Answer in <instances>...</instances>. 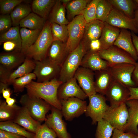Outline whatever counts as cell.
<instances>
[{"label": "cell", "instance_id": "obj_25", "mask_svg": "<svg viewBox=\"0 0 138 138\" xmlns=\"http://www.w3.org/2000/svg\"><path fill=\"white\" fill-rule=\"evenodd\" d=\"M120 31L119 28L105 22L99 39L101 44V50L107 49L113 45Z\"/></svg>", "mask_w": 138, "mask_h": 138}, {"label": "cell", "instance_id": "obj_13", "mask_svg": "<svg viewBox=\"0 0 138 138\" xmlns=\"http://www.w3.org/2000/svg\"><path fill=\"white\" fill-rule=\"evenodd\" d=\"M105 95L110 106H115L125 103L129 97L130 91L128 87L114 80Z\"/></svg>", "mask_w": 138, "mask_h": 138}, {"label": "cell", "instance_id": "obj_12", "mask_svg": "<svg viewBox=\"0 0 138 138\" xmlns=\"http://www.w3.org/2000/svg\"><path fill=\"white\" fill-rule=\"evenodd\" d=\"M135 65L128 63L116 64L109 67V69L114 80L129 87H136L132 79Z\"/></svg>", "mask_w": 138, "mask_h": 138}, {"label": "cell", "instance_id": "obj_3", "mask_svg": "<svg viewBox=\"0 0 138 138\" xmlns=\"http://www.w3.org/2000/svg\"><path fill=\"white\" fill-rule=\"evenodd\" d=\"M86 53L85 45L81 41L75 49L69 53L60 65L58 80L64 83L74 77Z\"/></svg>", "mask_w": 138, "mask_h": 138}, {"label": "cell", "instance_id": "obj_27", "mask_svg": "<svg viewBox=\"0 0 138 138\" xmlns=\"http://www.w3.org/2000/svg\"><path fill=\"white\" fill-rule=\"evenodd\" d=\"M66 6L60 0H56L48 18L50 23L60 25H68L69 22L66 17Z\"/></svg>", "mask_w": 138, "mask_h": 138}, {"label": "cell", "instance_id": "obj_35", "mask_svg": "<svg viewBox=\"0 0 138 138\" xmlns=\"http://www.w3.org/2000/svg\"><path fill=\"white\" fill-rule=\"evenodd\" d=\"M20 107L15 104L12 106L8 105L5 101L0 100V121L13 120Z\"/></svg>", "mask_w": 138, "mask_h": 138}, {"label": "cell", "instance_id": "obj_58", "mask_svg": "<svg viewBox=\"0 0 138 138\" xmlns=\"http://www.w3.org/2000/svg\"><path fill=\"white\" fill-rule=\"evenodd\" d=\"M136 138H138V135L137 136Z\"/></svg>", "mask_w": 138, "mask_h": 138}, {"label": "cell", "instance_id": "obj_19", "mask_svg": "<svg viewBox=\"0 0 138 138\" xmlns=\"http://www.w3.org/2000/svg\"><path fill=\"white\" fill-rule=\"evenodd\" d=\"M104 25L105 22L97 19L86 23L82 41L85 45L87 52L89 51L91 41L100 38Z\"/></svg>", "mask_w": 138, "mask_h": 138}, {"label": "cell", "instance_id": "obj_43", "mask_svg": "<svg viewBox=\"0 0 138 138\" xmlns=\"http://www.w3.org/2000/svg\"><path fill=\"white\" fill-rule=\"evenodd\" d=\"M34 134V138H56L57 137L55 132L45 123L41 125Z\"/></svg>", "mask_w": 138, "mask_h": 138}, {"label": "cell", "instance_id": "obj_16", "mask_svg": "<svg viewBox=\"0 0 138 138\" xmlns=\"http://www.w3.org/2000/svg\"><path fill=\"white\" fill-rule=\"evenodd\" d=\"M105 22L119 28L129 29L135 34H138V28L134 19L114 8Z\"/></svg>", "mask_w": 138, "mask_h": 138}, {"label": "cell", "instance_id": "obj_32", "mask_svg": "<svg viewBox=\"0 0 138 138\" xmlns=\"http://www.w3.org/2000/svg\"><path fill=\"white\" fill-rule=\"evenodd\" d=\"M0 129L21 136L26 138H34L35 134L27 131L13 120L1 122Z\"/></svg>", "mask_w": 138, "mask_h": 138}, {"label": "cell", "instance_id": "obj_2", "mask_svg": "<svg viewBox=\"0 0 138 138\" xmlns=\"http://www.w3.org/2000/svg\"><path fill=\"white\" fill-rule=\"evenodd\" d=\"M50 23L46 21L35 42L27 50L26 57L35 61H41L47 58L49 49L53 41Z\"/></svg>", "mask_w": 138, "mask_h": 138}, {"label": "cell", "instance_id": "obj_48", "mask_svg": "<svg viewBox=\"0 0 138 138\" xmlns=\"http://www.w3.org/2000/svg\"><path fill=\"white\" fill-rule=\"evenodd\" d=\"M13 71L9 70L0 65V82L5 83L8 77Z\"/></svg>", "mask_w": 138, "mask_h": 138}, {"label": "cell", "instance_id": "obj_8", "mask_svg": "<svg viewBox=\"0 0 138 138\" xmlns=\"http://www.w3.org/2000/svg\"><path fill=\"white\" fill-rule=\"evenodd\" d=\"M60 101L61 105V111L66 120L71 121L86 112L87 105L85 101L73 97Z\"/></svg>", "mask_w": 138, "mask_h": 138}, {"label": "cell", "instance_id": "obj_40", "mask_svg": "<svg viewBox=\"0 0 138 138\" xmlns=\"http://www.w3.org/2000/svg\"><path fill=\"white\" fill-rule=\"evenodd\" d=\"M36 78L33 73H31L14 80L12 84L15 93L22 92L26 86Z\"/></svg>", "mask_w": 138, "mask_h": 138}, {"label": "cell", "instance_id": "obj_54", "mask_svg": "<svg viewBox=\"0 0 138 138\" xmlns=\"http://www.w3.org/2000/svg\"><path fill=\"white\" fill-rule=\"evenodd\" d=\"M5 101L7 105L9 106H13L16 101L15 99L10 97L6 99Z\"/></svg>", "mask_w": 138, "mask_h": 138}, {"label": "cell", "instance_id": "obj_7", "mask_svg": "<svg viewBox=\"0 0 138 138\" xmlns=\"http://www.w3.org/2000/svg\"><path fill=\"white\" fill-rule=\"evenodd\" d=\"M89 102L85 113L87 116L92 119V124H96L103 118L109 106L106 103L104 95L97 93L88 97Z\"/></svg>", "mask_w": 138, "mask_h": 138}, {"label": "cell", "instance_id": "obj_59", "mask_svg": "<svg viewBox=\"0 0 138 138\" xmlns=\"http://www.w3.org/2000/svg\"><path fill=\"white\" fill-rule=\"evenodd\" d=\"M23 138H25V137H23Z\"/></svg>", "mask_w": 138, "mask_h": 138}, {"label": "cell", "instance_id": "obj_28", "mask_svg": "<svg viewBox=\"0 0 138 138\" xmlns=\"http://www.w3.org/2000/svg\"><path fill=\"white\" fill-rule=\"evenodd\" d=\"M108 0L113 8L129 17L134 18L135 12L138 9V4L135 0Z\"/></svg>", "mask_w": 138, "mask_h": 138}, {"label": "cell", "instance_id": "obj_49", "mask_svg": "<svg viewBox=\"0 0 138 138\" xmlns=\"http://www.w3.org/2000/svg\"><path fill=\"white\" fill-rule=\"evenodd\" d=\"M101 50V44L99 39L91 41L89 44L88 51H99Z\"/></svg>", "mask_w": 138, "mask_h": 138}, {"label": "cell", "instance_id": "obj_41", "mask_svg": "<svg viewBox=\"0 0 138 138\" xmlns=\"http://www.w3.org/2000/svg\"><path fill=\"white\" fill-rule=\"evenodd\" d=\"M100 0H91L88 3L82 14L86 23L96 19L97 7Z\"/></svg>", "mask_w": 138, "mask_h": 138}, {"label": "cell", "instance_id": "obj_10", "mask_svg": "<svg viewBox=\"0 0 138 138\" xmlns=\"http://www.w3.org/2000/svg\"><path fill=\"white\" fill-rule=\"evenodd\" d=\"M98 52L100 57L108 62L109 67L122 63L135 65L136 62L128 53L114 45Z\"/></svg>", "mask_w": 138, "mask_h": 138}, {"label": "cell", "instance_id": "obj_56", "mask_svg": "<svg viewBox=\"0 0 138 138\" xmlns=\"http://www.w3.org/2000/svg\"><path fill=\"white\" fill-rule=\"evenodd\" d=\"M62 3L65 6L67 4L71 1L70 0H61Z\"/></svg>", "mask_w": 138, "mask_h": 138}, {"label": "cell", "instance_id": "obj_1", "mask_svg": "<svg viewBox=\"0 0 138 138\" xmlns=\"http://www.w3.org/2000/svg\"><path fill=\"white\" fill-rule=\"evenodd\" d=\"M62 83L56 78L43 82L33 80L25 88L29 95L41 98L61 111V105L57 97V92Z\"/></svg>", "mask_w": 138, "mask_h": 138}, {"label": "cell", "instance_id": "obj_9", "mask_svg": "<svg viewBox=\"0 0 138 138\" xmlns=\"http://www.w3.org/2000/svg\"><path fill=\"white\" fill-rule=\"evenodd\" d=\"M35 66L33 73L37 81L43 82L50 81L59 75L60 66L53 63L46 58L41 61H35Z\"/></svg>", "mask_w": 138, "mask_h": 138}, {"label": "cell", "instance_id": "obj_29", "mask_svg": "<svg viewBox=\"0 0 138 138\" xmlns=\"http://www.w3.org/2000/svg\"><path fill=\"white\" fill-rule=\"evenodd\" d=\"M41 30H32L26 28L20 29L21 40V52L25 54L28 49L36 42Z\"/></svg>", "mask_w": 138, "mask_h": 138}, {"label": "cell", "instance_id": "obj_38", "mask_svg": "<svg viewBox=\"0 0 138 138\" xmlns=\"http://www.w3.org/2000/svg\"><path fill=\"white\" fill-rule=\"evenodd\" d=\"M97 123L95 138H110L112 135L114 128L103 119Z\"/></svg>", "mask_w": 138, "mask_h": 138}, {"label": "cell", "instance_id": "obj_17", "mask_svg": "<svg viewBox=\"0 0 138 138\" xmlns=\"http://www.w3.org/2000/svg\"><path fill=\"white\" fill-rule=\"evenodd\" d=\"M13 121L27 131L34 133L41 125L40 122L32 117L28 110L22 106L20 107Z\"/></svg>", "mask_w": 138, "mask_h": 138}, {"label": "cell", "instance_id": "obj_51", "mask_svg": "<svg viewBox=\"0 0 138 138\" xmlns=\"http://www.w3.org/2000/svg\"><path fill=\"white\" fill-rule=\"evenodd\" d=\"M128 88L130 91V96L128 100L138 99V87H129Z\"/></svg>", "mask_w": 138, "mask_h": 138}, {"label": "cell", "instance_id": "obj_23", "mask_svg": "<svg viewBox=\"0 0 138 138\" xmlns=\"http://www.w3.org/2000/svg\"><path fill=\"white\" fill-rule=\"evenodd\" d=\"M129 118L125 132H130L138 135V99L128 100L126 102Z\"/></svg>", "mask_w": 138, "mask_h": 138}, {"label": "cell", "instance_id": "obj_57", "mask_svg": "<svg viewBox=\"0 0 138 138\" xmlns=\"http://www.w3.org/2000/svg\"><path fill=\"white\" fill-rule=\"evenodd\" d=\"M135 1L137 3V4H138V0H135Z\"/></svg>", "mask_w": 138, "mask_h": 138}, {"label": "cell", "instance_id": "obj_21", "mask_svg": "<svg viewBox=\"0 0 138 138\" xmlns=\"http://www.w3.org/2000/svg\"><path fill=\"white\" fill-rule=\"evenodd\" d=\"M26 57L25 54L21 51L2 53L0 54V65L9 70L13 71L23 63Z\"/></svg>", "mask_w": 138, "mask_h": 138}, {"label": "cell", "instance_id": "obj_6", "mask_svg": "<svg viewBox=\"0 0 138 138\" xmlns=\"http://www.w3.org/2000/svg\"><path fill=\"white\" fill-rule=\"evenodd\" d=\"M128 118L127 105L123 103L116 106H109L103 119L115 129L125 132Z\"/></svg>", "mask_w": 138, "mask_h": 138}, {"label": "cell", "instance_id": "obj_14", "mask_svg": "<svg viewBox=\"0 0 138 138\" xmlns=\"http://www.w3.org/2000/svg\"><path fill=\"white\" fill-rule=\"evenodd\" d=\"M57 97L59 100L73 97L84 100L88 97L74 77L60 85L58 89Z\"/></svg>", "mask_w": 138, "mask_h": 138}, {"label": "cell", "instance_id": "obj_55", "mask_svg": "<svg viewBox=\"0 0 138 138\" xmlns=\"http://www.w3.org/2000/svg\"><path fill=\"white\" fill-rule=\"evenodd\" d=\"M134 19L138 28V9L135 12Z\"/></svg>", "mask_w": 138, "mask_h": 138}, {"label": "cell", "instance_id": "obj_11", "mask_svg": "<svg viewBox=\"0 0 138 138\" xmlns=\"http://www.w3.org/2000/svg\"><path fill=\"white\" fill-rule=\"evenodd\" d=\"M50 110L51 113L46 116L45 123L55 132L58 138H71L66 124L62 119L61 111L52 106Z\"/></svg>", "mask_w": 138, "mask_h": 138}, {"label": "cell", "instance_id": "obj_36", "mask_svg": "<svg viewBox=\"0 0 138 138\" xmlns=\"http://www.w3.org/2000/svg\"><path fill=\"white\" fill-rule=\"evenodd\" d=\"M50 27L53 41L66 43L68 37L67 25H60L53 23H50Z\"/></svg>", "mask_w": 138, "mask_h": 138}, {"label": "cell", "instance_id": "obj_45", "mask_svg": "<svg viewBox=\"0 0 138 138\" xmlns=\"http://www.w3.org/2000/svg\"><path fill=\"white\" fill-rule=\"evenodd\" d=\"M3 49L7 52L14 51H21V45L13 41H7L3 43Z\"/></svg>", "mask_w": 138, "mask_h": 138}, {"label": "cell", "instance_id": "obj_34", "mask_svg": "<svg viewBox=\"0 0 138 138\" xmlns=\"http://www.w3.org/2000/svg\"><path fill=\"white\" fill-rule=\"evenodd\" d=\"M91 0H71L66 6L68 16L73 19L77 16L82 14L84 10Z\"/></svg>", "mask_w": 138, "mask_h": 138}, {"label": "cell", "instance_id": "obj_44", "mask_svg": "<svg viewBox=\"0 0 138 138\" xmlns=\"http://www.w3.org/2000/svg\"><path fill=\"white\" fill-rule=\"evenodd\" d=\"M13 25L12 20L9 14L0 15V33L2 34L10 29Z\"/></svg>", "mask_w": 138, "mask_h": 138}, {"label": "cell", "instance_id": "obj_30", "mask_svg": "<svg viewBox=\"0 0 138 138\" xmlns=\"http://www.w3.org/2000/svg\"><path fill=\"white\" fill-rule=\"evenodd\" d=\"M56 0H34L32 1L31 9L33 12L46 20Z\"/></svg>", "mask_w": 138, "mask_h": 138}, {"label": "cell", "instance_id": "obj_50", "mask_svg": "<svg viewBox=\"0 0 138 138\" xmlns=\"http://www.w3.org/2000/svg\"><path fill=\"white\" fill-rule=\"evenodd\" d=\"M23 136L0 129V138H23Z\"/></svg>", "mask_w": 138, "mask_h": 138}, {"label": "cell", "instance_id": "obj_46", "mask_svg": "<svg viewBox=\"0 0 138 138\" xmlns=\"http://www.w3.org/2000/svg\"><path fill=\"white\" fill-rule=\"evenodd\" d=\"M137 136L131 132H125L114 129L111 138H136Z\"/></svg>", "mask_w": 138, "mask_h": 138}, {"label": "cell", "instance_id": "obj_39", "mask_svg": "<svg viewBox=\"0 0 138 138\" xmlns=\"http://www.w3.org/2000/svg\"><path fill=\"white\" fill-rule=\"evenodd\" d=\"M15 41L21 45V40L19 26L12 27L8 30L0 35V43L7 41Z\"/></svg>", "mask_w": 138, "mask_h": 138}, {"label": "cell", "instance_id": "obj_5", "mask_svg": "<svg viewBox=\"0 0 138 138\" xmlns=\"http://www.w3.org/2000/svg\"><path fill=\"white\" fill-rule=\"evenodd\" d=\"M86 24L83 15L80 14L74 17L67 25L68 37L66 44L69 53L75 49L81 41Z\"/></svg>", "mask_w": 138, "mask_h": 138}, {"label": "cell", "instance_id": "obj_53", "mask_svg": "<svg viewBox=\"0 0 138 138\" xmlns=\"http://www.w3.org/2000/svg\"><path fill=\"white\" fill-rule=\"evenodd\" d=\"M131 34L133 43L138 56V36L132 32H131Z\"/></svg>", "mask_w": 138, "mask_h": 138}, {"label": "cell", "instance_id": "obj_33", "mask_svg": "<svg viewBox=\"0 0 138 138\" xmlns=\"http://www.w3.org/2000/svg\"><path fill=\"white\" fill-rule=\"evenodd\" d=\"M31 10L27 4L21 3L17 5L10 14L13 26H19L20 21L30 13Z\"/></svg>", "mask_w": 138, "mask_h": 138}, {"label": "cell", "instance_id": "obj_52", "mask_svg": "<svg viewBox=\"0 0 138 138\" xmlns=\"http://www.w3.org/2000/svg\"><path fill=\"white\" fill-rule=\"evenodd\" d=\"M135 66V68L132 75V79L137 87L138 86V62L136 63Z\"/></svg>", "mask_w": 138, "mask_h": 138}, {"label": "cell", "instance_id": "obj_4", "mask_svg": "<svg viewBox=\"0 0 138 138\" xmlns=\"http://www.w3.org/2000/svg\"><path fill=\"white\" fill-rule=\"evenodd\" d=\"M19 102L28 110L34 119L40 122L45 121L47 114L51 107V105L43 99L30 96L27 94L21 96Z\"/></svg>", "mask_w": 138, "mask_h": 138}, {"label": "cell", "instance_id": "obj_26", "mask_svg": "<svg viewBox=\"0 0 138 138\" xmlns=\"http://www.w3.org/2000/svg\"><path fill=\"white\" fill-rule=\"evenodd\" d=\"M35 66V61L26 57L23 63L11 72L5 83L8 85L12 84L15 79L31 73Z\"/></svg>", "mask_w": 138, "mask_h": 138}, {"label": "cell", "instance_id": "obj_22", "mask_svg": "<svg viewBox=\"0 0 138 138\" xmlns=\"http://www.w3.org/2000/svg\"><path fill=\"white\" fill-rule=\"evenodd\" d=\"M114 45L128 53L136 61L138 56L133 43L131 32L127 30L122 29L115 42Z\"/></svg>", "mask_w": 138, "mask_h": 138}, {"label": "cell", "instance_id": "obj_18", "mask_svg": "<svg viewBox=\"0 0 138 138\" xmlns=\"http://www.w3.org/2000/svg\"><path fill=\"white\" fill-rule=\"evenodd\" d=\"M80 66L95 71L108 69L109 67L108 62L102 59L98 51H89L84 56Z\"/></svg>", "mask_w": 138, "mask_h": 138}, {"label": "cell", "instance_id": "obj_15", "mask_svg": "<svg viewBox=\"0 0 138 138\" xmlns=\"http://www.w3.org/2000/svg\"><path fill=\"white\" fill-rule=\"evenodd\" d=\"M74 77L88 97L97 93L94 86L95 73L93 71L80 66L76 72Z\"/></svg>", "mask_w": 138, "mask_h": 138}, {"label": "cell", "instance_id": "obj_47", "mask_svg": "<svg viewBox=\"0 0 138 138\" xmlns=\"http://www.w3.org/2000/svg\"><path fill=\"white\" fill-rule=\"evenodd\" d=\"M8 85L1 82H0V93L5 99L10 97L12 94L10 90L8 87Z\"/></svg>", "mask_w": 138, "mask_h": 138}, {"label": "cell", "instance_id": "obj_37", "mask_svg": "<svg viewBox=\"0 0 138 138\" xmlns=\"http://www.w3.org/2000/svg\"><path fill=\"white\" fill-rule=\"evenodd\" d=\"M113 8L108 0H100L97 7L96 19L105 22Z\"/></svg>", "mask_w": 138, "mask_h": 138}, {"label": "cell", "instance_id": "obj_31", "mask_svg": "<svg viewBox=\"0 0 138 138\" xmlns=\"http://www.w3.org/2000/svg\"><path fill=\"white\" fill-rule=\"evenodd\" d=\"M46 20L36 14L31 12L20 21L19 26L21 28L32 30H42L46 21Z\"/></svg>", "mask_w": 138, "mask_h": 138}, {"label": "cell", "instance_id": "obj_42", "mask_svg": "<svg viewBox=\"0 0 138 138\" xmlns=\"http://www.w3.org/2000/svg\"><path fill=\"white\" fill-rule=\"evenodd\" d=\"M23 0H0V12L2 15L9 14Z\"/></svg>", "mask_w": 138, "mask_h": 138}, {"label": "cell", "instance_id": "obj_24", "mask_svg": "<svg viewBox=\"0 0 138 138\" xmlns=\"http://www.w3.org/2000/svg\"><path fill=\"white\" fill-rule=\"evenodd\" d=\"M94 86L97 93L105 95L114 80L109 68L95 71Z\"/></svg>", "mask_w": 138, "mask_h": 138}, {"label": "cell", "instance_id": "obj_20", "mask_svg": "<svg viewBox=\"0 0 138 138\" xmlns=\"http://www.w3.org/2000/svg\"><path fill=\"white\" fill-rule=\"evenodd\" d=\"M68 53L66 43L53 41L48 50L47 58L51 62L60 66Z\"/></svg>", "mask_w": 138, "mask_h": 138}]
</instances>
